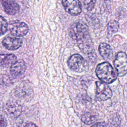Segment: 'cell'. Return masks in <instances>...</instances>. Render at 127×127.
Wrapping results in <instances>:
<instances>
[{
  "label": "cell",
  "mask_w": 127,
  "mask_h": 127,
  "mask_svg": "<svg viewBox=\"0 0 127 127\" xmlns=\"http://www.w3.org/2000/svg\"><path fill=\"white\" fill-rule=\"evenodd\" d=\"M3 46L9 50L18 49L22 44V40L20 38L7 36L2 42Z\"/></svg>",
  "instance_id": "obj_9"
},
{
  "label": "cell",
  "mask_w": 127,
  "mask_h": 127,
  "mask_svg": "<svg viewBox=\"0 0 127 127\" xmlns=\"http://www.w3.org/2000/svg\"><path fill=\"white\" fill-rule=\"evenodd\" d=\"M69 34L74 41L80 43L83 49L91 48V40L87 25L82 22L73 23L70 29Z\"/></svg>",
  "instance_id": "obj_1"
},
{
  "label": "cell",
  "mask_w": 127,
  "mask_h": 127,
  "mask_svg": "<svg viewBox=\"0 0 127 127\" xmlns=\"http://www.w3.org/2000/svg\"><path fill=\"white\" fill-rule=\"evenodd\" d=\"M26 68V64L23 60L17 61L10 66V73L14 77H17L24 73Z\"/></svg>",
  "instance_id": "obj_10"
},
{
  "label": "cell",
  "mask_w": 127,
  "mask_h": 127,
  "mask_svg": "<svg viewBox=\"0 0 127 127\" xmlns=\"http://www.w3.org/2000/svg\"><path fill=\"white\" fill-rule=\"evenodd\" d=\"M114 65L119 76L127 73V55L124 52H119L116 55Z\"/></svg>",
  "instance_id": "obj_4"
},
{
  "label": "cell",
  "mask_w": 127,
  "mask_h": 127,
  "mask_svg": "<svg viewBox=\"0 0 127 127\" xmlns=\"http://www.w3.org/2000/svg\"><path fill=\"white\" fill-rule=\"evenodd\" d=\"M97 118L96 116L92 115L89 113H86L83 114L81 116L82 121L86 124H90L94 123L97 120Z\"/></svg>",
  "instance_id": "obj_14"
},
{
  "label": "cell",
  "mask_w": 127,
  "mask_h": 127,
  "mask_svg": "<svg viewBox=\"0 0 127 127\" xmlns=\"http://www.w3.org/2000/svg\"><path fill=\"white\" fill-rule=\"evenodd\" d=\"M82 1L86 9L90 10L93 8L96 0H82Z\"/></svg>",
  "instance_id": "obj_17"
},
{
  "label": "cell",
  "mask_w": 127,
  "mask_h": 127,
  "mask_svg": "<svg viewBox=\"0 0 127 127\" xmlns=\"http://www.w3.org/2000/svg\"><path fill=\"white\" fill-rule=\"evenodd\" d=\"M99 51L101 56L105 60L111 59L113 56V51L111 46L106 43H102L100 44Z\"/></svg>",
  "instance_id": "obj_12"
},
{
  "label": "cell",
  "mask_w": 127,
  "mask_h": 127,
  "mask_svg": "<svg viewBox=\"0 0 127 127\" xmlns=\"http://www.w3.org/2000/svg\"><path fill=\"white\" fill-rule=\"evenodd\" d=\"M21 111V108L18 105H11L8 107H7L5 113L9 116H11L13 117H15L20 114Z\"/></svg>",
  "instance_id": "obj_13"
},
{
  "label": "cell",
  "mask_w": 127,
  "mask_h": 127,
  "mask_svg": "<svg viewBox=\"0 0 127 127\" xmlns=\"http://www.w3.org/2000/svg\"><path fill=\"white\" fill-rule=\"evenodd\" d=\"M91 127H108V126L106 123L100 122V123H97L93 125Z\"/></svg>",
  "instance_id": "obj_19"
},
{
  "label": "cell",
  "mask_w": 127,
  "mask_h": 127,
  "mask_svg": "<svg viewBox=\"0 0 127 127\" xmlns=\"http://www.w3.org/2000/svg\"><path fill=\"white\" fill-rule=\"evenodd\" d=\"M8 28L10 33L16 37L24 36L28 32V27L26 24L17 20L10 21Z\"/></svg>",
  "instance_id": "obj_5"
},
{
  "label": "cell",
  "mask_w": 127,
  "mask_h": 127,
  "mask_svg": "<svg viewBox=\"0 0 127 127\" xmlns=\"http://www.w3.org/2000/svg\"><path fill=\"white\" fill-rule=\"evenodd\" d=\"M6 121L4 117L0 115V127H6Z\"/></svg>",
  "instance_id": "obj_18"
},
{
  "label": "cell",
  "mask_w": 127,
  "mask_h": 127,
  "mask_svg": "<svg viewBox=\"0 0 127 127\" xmlns=\"http://www.w3.org/2000/svg\"><path fill=\"white\" fill-rule=\"evenodd\" d=\"M119 29V24L117 22L112 20L111 21L108 25V29L109 32L112 33H116Z\"/></svg>",
  "instance_id": "obj_16"
},
{
  "label": "cell",
  "mask_w": 127,
  "mask_h": 127,
  "mask_svg": "<svg viewBox=\"0 0 127 127\" xmlns=\"http://www.w3.org/2000/svg\"><path fill=\"white\" fill-rule=\"evenodd\" d=\"M24 127H38L32 123H27L25 126Z\"/></svg>",
  "instance_id": "obj_20"
},
{
  "label": "cell",
  "mask_w": 127,
  "mask_h": 127,
  "mask_svg": "<svg viewBox=\"0 0 127 127\" xmlns=\"http://www.w3.org/2000/svg\"><path fill=\"white\" fill-rule=\"evenodd\" d=\"M95 72L99 79L106 83H111L117 79V74L115 70L107 62L102 63L98 64Z\"/></svg>",
  "instance_id": "obj_2"
},
{
  "label": "cell",
  "mask_w": 127,
  "mask_h": 127,
  "mask_svg": "<svg viewBox=\"0 0 127 127\" xmlns=\"http://www.w3.org/2000/svg\"><path fill=\"white\" fill-rule=\"evenodd\" d=\"M67 64L71 70L77 72L85 71L88 67L87 61L81 55L77 54L72 55L69 58Z\"/></svg>",
  "instance_id": "obj_3"
},
{
  "label": "cell",
  "mask_w": 127,
  "mask_h": 127,
  "mask_svg": "<svg viewBox=\"0 0 127 127\" xmlns=\"http://www.w3.org/2000/svg\"><path fill=\"white\" fill-rule=\"evenodd\" d=\"M8 23L4 17L0 16V36L4 35L7 30Z\"/></svg>",
  "instance_id": "obj_15"
},
{
  "label": "cell",
  "mask_w": 127,
  "mask_h": 127,
  "mask_svg": "<svg viewBox=\"0 0 127 127\" xmlns=\"http://www.w3.org/2000/svg\"><path fill=\"white\" fill-rule=\"evenodd\" d=\"M4 11L8 14L15 15L20 9L19 5L14 0H0Z\"/></svg>",
  "instance_id": "obj_8"
},
{
  "label": "cell",
  "mask_w": 127,
  "mask_h": 127,
  "mask_svg": "<svg viewBox=\"0 0 127 127\" xmlns=\"http://www.w3.org/2000/svg\"><path fill=\"white\" fill-rule=\"evenodd\" d=\"M62 4L65 11L71 15H78L82 11V5L79 0H63Z\"/></svg>",
  "instance_id": "obj_7"
},
{
  "label": "cell",
  "mask_w": 127,
  "mask_h": 127,
  "mask_svg": "<svg viewBox=\"0 0 127 127\" xmlns=\"http://www.w3.org/2000/svg\"><path fill=\"white\" fill-rule=\"evenodd\" d=\"M17 61L15 55L12 54L0 53V66L4 67L11 66Z\"/></svg>",
  "instance_id": "obj_11"
},
{
  "label": "cell",
  "mask_w": 127,
  "mask_h": 127,
  "mask_svg": "<svg viewBox=\"0 0 127 127\" xmlns=\"http://www.w3.org/2000/svg\"><path fill=\"white\" fill-rule=\"evenodd\" d=\"M96 84V98L98 100L105 101L112 97V90L106 83L98 81Z\"/></svg>",
  "instance_id": "obj_6"
}]
</instances>
